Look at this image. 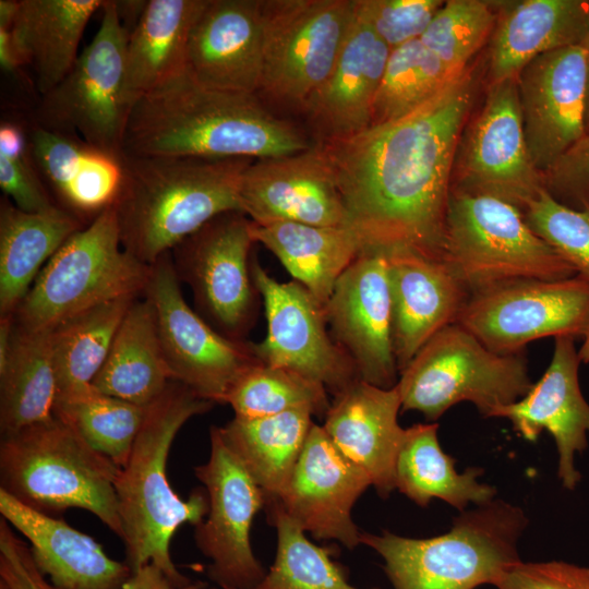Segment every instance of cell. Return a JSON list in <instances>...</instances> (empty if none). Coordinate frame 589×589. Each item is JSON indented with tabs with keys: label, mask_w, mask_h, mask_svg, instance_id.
<instances>
[{
	"label": "cell",
	"mask_w": 589,
	"mask_h": 589,
	"mask_svg": "<svg viewBox=\"0 0 589 589\" xmlns=\"http://www.w3.org/2000/svg\"><path fill=\"white\" fill-rule=\"evenodd\" d=\"M466 69L411 112L348 139L317 142L364 250L443 260L453 160L473 98Z\"/></svg>",
	"instance_id": "1"
},
{
	"label": "cell",
	"mask_w": 589,
	"mask_h": 589,
	"mask_svg": "<svg viewBox=\"0 0 589 589\" xmlns=\"http://www.w3.org/2000/svg\"><path fill=\"white\" fill-rule=\"evenodd\" d=\"M308 131L254 94L209 88L185 70L130 109L122 152L136 156L264 159L312 146Z\"/></svg>",
	"instance_id": "2"
},
{
	"label": "cell",
	"mask_w": 589,
	"mask_h": 589,
	"mask_svg": "<svg viewBox=\"0 0 589 589\" xmlns=\"http://www.w3.org/2000/svg\"><path fill=\"white\" fill-rule=\"evenodd\" d=\"M122 155L112 207L123 249L147 265L217 215L242 212L241 179L255 160Z\"/></svg>",
	"instance_id": "3"
},
{
	"label": "cell",
	"mask_w": 589,
	"mask_h": 589,
	"mask_svg": "<svg viewBox=\"0 0 589 589\" xmlns=\"http://www.w3.org/2000/svg\"><path fill=\"white\" fill-rule=\"evenodd\" d=\"M214 405L185 385L171 381L146 407L129 458L115 480L125 563L132 572L153 563L177 585L192 581L178 570L170 543L183 524L196 526L204 520L209 509L208 497L207 493L195 490L188 500H182L169 484L166 467L179 430Z\"/></svg>",
	"instance_id": "4"
},
{
	"label": "cell",
	"mask_w": 589,
	"mask_h": 589,
	"mask_svg": "<svg viewBox=\"0 0 589 589\" xmlns=\"http://www.w3.org/2000/svg\"><path fill=\"white\" fill-rule=\"evenodd\" d=\"M527 525L520 507L494 498L461 512L441 536L361 532L360 542L383 557L393 589H476L495 586L521 561L517 545Z\"/></svg>",
	"instance_id": "5"
},
{
	"label": "cell",
	"mask_w": 589,
	"mask_h": 589,
	"mask_svg": "<svg viewBox=\"0 0 589 589\" xmlns=\"http://www.w3.org/2000/svg\"><path fill=\"white\" fill-rule=\"evenodd\" d=\"M119 470L55 414L1 436L0 489L46 514L85 509L122 539L115 492Z\"/></svg>",
	"instance_id": "6"
},
{
	"label": "cell",
	"mask_w": 589,
	"mask_h": 589,
	"mask_svg": "<svg viewBox=\"0 0 589 589\" xmlns=\"http://www.w3.org/2000/svg\"><path fill=\"white\" fill-rule=\"evenodd\" d=\"M149 273L151 265L123 249L111 206L47 262L14 312V323L26 330H52L98 304L142 296Z\"/></svg>",
	"instance_id": "7"
},
{
	"label": "cell",
	"mask_w": 589,
	"mask_h": 589,
	"mask_svg": "<svg viewBox=\"0 0 589 589\" xmlns=\"http://www.w3.org/2000/svg\"><path fill=\"white\" fill-rule=\"evenodd\" d=\"M443 260L469 294L516 280L577 275L530 229L521 209L498 197L453 190Z\"/></svg>",
	"instance_id": "8"
},
{
	"label": "cell",
	"mask_w": 589,
	"mask_h": 589,
	"mask_svg": "<svg viewBox=\"0 0 589 589\" xmlns=\"http://www.w3.org/2000/svg\"><path fill=\"white\" fill-rule=\"evenodd\" d=\"M396 385L402 410L419 411L435 421L461 401L492 418L500 408L522 398L532 383L521 353L494 352L454 323L419 349Z\"/></svg>",
	"instance_id": "9"
},
{
	"label": "cell",
	"mask_w": 589,
	"mask_h": 589,
	"mask_svg": "<svg viewBox=\"0 0 589 589\" xmlns=\"http://www.w3.org/2000/svg\"><path fill=\"white\" fill-rule=\"evenodd\" d=\"M261 16L257 96L302 113L338 59L354 19V0H261Z\"/></svg>",
	"instance_id": "10"
},
{
	"label": "cell",
	"mask_w": 589,
	"mask_h": 589,
	"mask_svg": "<svg viewBox=\"0 0 589 589\" xmlns=\"http://www.w3.org/2000/svg\"><path fill=\"white\" fill-rule=\"evenodd\" d=\"M100 26L68 75L41 96L37 127L75 135L111 153H122L130 107L123 96L129 33L116 1H104Z\"/></svg>",
	"instance_id": "11"
},
{
	"label": "cell",
	"mask_w": 589,
	"mask_h": 589,
	"mask_svg": "<svg viewBox=\"0 0 589 589\" xmlns=\"http://www.w3.org/2000/svg\"><path fill=\"white\" fill-rule=\"evenodd\" d=\"M250 224L244 213L226 212L171 250L178 278L192 290L195 311L236 341H247L261 299L251 273Z\"/></svg>",
	"instance_id": "12"
},
{
	"label": "cell",
	"mask_w": 589,
	"mask_h": 589,
	"mask_svg": "<svg viewBox=\"0 0 589 589\" xmlns=\"http://www.w3.org/2000/svg\"><path fill=\"white\" fill-rule=\"evenodd\" d=\"M151 304L172 381L214 404H225L239 375L261 362L252 342L229 339L185 302L171 252L151 265L143 291Z\"/></svg>",
	"instance_id": "13"
},
{
	"label": "cell",
	"mask_w": 589,
	"mask_h": 589,
	"mask_svg": "<svg viewBox=\"0 0 589 589\" xmlns=\"http://www.w3.org/2000/svg\"><path fill=\"white\" fill-rule=\"evenodd\" d=\"M456 323L502 354L521 353L527 344L544 337L584 336L589 283L576 275L498 285L470 294Z\"/></svg>",
	"instance_id": "14"
},
{
	"label": "cell",
	"mask_w": 589,
	"mask_h": 589,
	"mask_svg": "<svg viewBox=\"0 0 589 589\" xmlns=\"http://www.w3.org/2000/svg\"><path fill=\"white\" fill-rule=\"evenodd\" d=\"M207 462L194 469L204 484L209 509L195 526L199 550L211 562L208 576L223 589H254L266 572L251 546V527L266 495L223 440L218 426L209 432Z\"/></svg>",
	"instance_id": "15"
},
{
	"label": "cell",
	"mask_w": 589,
	"mask_h": 589,
	"mask_svg": "<svg viewBox=\"0 0 589 589\" xmlns=\"http://www.w3.org/2000/svg\"><path fill=\"white\" fill-rule=\"evenodd\" d=\"M251 273L267 321L265 338L252 342L262 363L296 371L333 395L360 378L351 358L327 330L324 305L304 286L274 279L256 259Z\"/></svg>",
	"instance_id": "16"
},
{
	"label": "cell",
	"mask_w": 589,
	"mask_h": 589,
	"mask_svg": "<svg viewBox=\"0 0 589 589\" xmlns=\"http://www.w3.org/2000/svg\"><path fill=\"white\" fill-rule=\"evenodd\" d=\"M324 309L333 339L351 358L360 380L394 387L399 371L386 254L363 250L338 278Z\"/></svg>",
	"instance_id": "17"
},
{
	"label": "cell",
	"mask_w": 589,
	"mask_h": 589,
	"mask_svg": "<svg viewBox=\"0 0 589 589\" xmlns=\"http://www.w3.org/2000/svg\"><path fill=\"white\" fill-rule=\"evenodd\" d=\"M516 81L529 155L543 177L586 134V44L540 55L518 73Z\"/></svg>",
	"instance_id": "18"
},
{
	"label": "cell",
	"mask_w": 589,
	"mask_h": 589,
	"mask_svg": "<svg viewBox=\"0 0 589 589\" xmlns=\"http://www.w3.org/2000/svg\"><path fill=\"white\" fill-rule=\"evenodd\" d=\"M543 188L527 146L516 77L493 83L469 133L454 191L498 197L524 211Z\"/></svg>",
	"instance_id": "19"
},
{
	"label": "cell",
	"mask_w": 589,
	"mask_h": 589,
	"mask_svg": "<svg viewBox=\"0 0 589 589\" xmlns=\"http://www.w3.org/2000/svg\"><path fill=\"white\" fill-rule=\"evenodd\" d=\"M239 200L242 212L256 224L348 228L334 171L317 142L296 154L253 160L243 172Z\"/></svg>",
	"instance_id": "20"
},
{
	"label": "cell",
	"mask_w": 589,
	"mask_h": 589,
	"mask_svg": "<svg viewBox=\"0 0 589 589\" xmlns=\"http://www.w3.org/2000/svg\"><path fill=\"white\" fill-rule=\"evenodd\" d=\"M372 485L364 470L346 458L323 425L312 424L289 483L276 500L304 531L336 540L349 550L360 544L351 509Z\"/></svg>",
	"instance_id": "21"
},
{
	"label": "cell",
	"mask_w": 589,
	"mask_h": 589,
	"mask_svg": "<svg viewBox=\"0 0 589 589\" xmlns=\"http://www.w3.org/2000/svg\"><path fill=\"white\" fill-rule=\"evenodd\" d=\"M554 339L553 357L542 377L522 398L500 408L492 418L507 419L528 441H536L548 431L558 453L557 476L564 488L574 490L581 478L575 468V454L588 446L589 404L579 387L581 361L575 338L558 336Z\"/></svg>",
	"instance_id": "22"
},
{
	"label": "cell",
	"mask_w": 589,
	"mask_h": 589,
	"mask_svg": "<svg viewBox=\"0 0 589 589\" xmlns=\"http://www.w3.org/2000/svg\"><path fill=\"white\" fill-rule=\"evenodd\" d=\"M185 72L209 88L257 95L263 72L261 0H206L190 33Z\"/></svg>",
	"instance_id": "23"
},
{
	"label": "cell",
	"mask_w": 589,
	"mask_h": 589,
	"mask_svg": "<svg viewBox=\"0 0 589 589\" xmlns=\"http://www.w3.org/2000/svg\"><path fill=\"white\" fill-rule=\"evenodd\" d=\"M389 47L357 14L338 59L302 116L314 142L348 139L370 127Z\"/></svg>",
	"instance_id": "24"
},
{
	"label": "cell",
	"mask_w": 589,
	"mask_h": 589,
	"mask_svg": "<svg viewBox=\"0 0 589 589\" xmlns=\"http://www.w3.org/2000/svg\"><path fill=\"white\" fill-rule=\"evenodd\" d=\"M385 254L392 296L393 346L400 373L433 335L456 323L470 294L444 260L407 249Z\"/></svg>",
	"instance_id": "25"
},
{
	"label": "cell",
	"mask_w": 589,
	"mask_h": 589,
	"mask_svg": "<svg viewBox=\"0 0 589 589\" xmlns=\"http://www.w3.org/2000/svg\"><path fill=\"white\" fill-rule=\"evenodd\" d=\"M397 385L382 388L356 380L334 395L324 430L339 452L370 477L378 495L395 489V464L405 429L398 423Z\"/></svg>",
	"instance_id": "26"
},
{
	"label": "cell",
	"mask_w": 589,
	"mask_h": 589,
	"mask_svg": "<svg viewBox=\"0 0 589 589\" xmlns=\"http://www.w3.org/2000/svg\"><path fill=\"white\" fill-rule=\"evenodd\" d=\"M2 518L29 543L38 568L57 589H122L132 575L92 537L0 489Z\"/></svg>",
	"instance_id": "27"
},
{
	"label": "cell",
	"mask_w": 589,
	"mask_h": 589,
	"mask_svg": "<svg viewBox=\"0 0 589 589\" xmlns=\"http://www.w3.org/2000/svg\"><path fill=\"white\" fill-rule=\"evenodd\" d=\"M29 149L55 204L84 225L111 207L123 179V155L95 147L79 136L32 129Z\"/></svg>",
	"instance_id": "28"
},
{
	"label": "cell",
	"mask_w": 589,
	"mask_h": 589,
	"mask_svg": "<svg viewBox=\"0 0 589 589\" xmlns=\"http://www.w3.org/2000/svg\"><path fill=\"white\" fill-rule=\"evenodd\" d=\"M589 35V1L522 0L502 12L492 37V84L515 79L545 52L585 44Z\"/></svg>",
	"instance_id": "29"
},
{
	"label": "cell",
	"mask_w": 589,
	"mask_h": 589,
	"mask_svg": "<svg viewBox=\"0 0 589 589\" xmlns=\"http://www.w3.org/2000/svg\"><path fill=\"white\" fill-rule=\"evenodd\" d=\"M104 0H20L10 28L14 49L44 96L71 71L84 29Z\"/></svg>",
	"instance_id": "30"
},
{
	"label": "cell",
	"mask_w": 589,
	"mask_h": 589,
	"mask_svg": "<svg viewBox=\"0 0 589 589\" xmlns=\"http://www.w3.org/2000/svg\"><path fill=\"white\" fill-rule=\"evenodd\" d=\"M206 0H149L129 33L123 96L130 107L185 70L192 26Z\"/></svg>",
	"instance_id": "31"
},
{
	"label": "cell",
	"mask_w": 589,
	"mask_h": 589,
	"mask_svg": "<svg viewBox=\"0 0 589 589\" xmlns=\"http://www.w3.org/2000/svg\"><path fill=\"white\" fill-rule=\"evenodd\" d=\"M84 225L55 205L38 213L0 202V316L14 314L47 262Z\"/></svg>",
	"instance_id": "32"
},
{
	"label": "cell",
	"mask_w": 589,
	"mask_h": 589,
	"mask_svg": "<svg viewBox=\"0 0 589 589\" xmlns=\"http://www.w3.org/2000/svg\"><path fill=\"white\" fill-rule=\"evenodd\" d=\"M254 242L269 250L323 305L341 274L364 250L357 233L346 227H321L293 221H251Z\"/></svg>",
	"instance_id": "33"
},
{
	"label": "cell",
	"mask_w": 589,
	"mask_h": 589,
	"mask_svg": "<svg viewBox=\"0 0 589 589\" xmlns=\"http://www.w3.org/2000/svg\"><path fill=\"white\" fill-rule=\"evenodd\" d=\"M171 381L153 309L147 300L136 298L125 313L92 385L103 394L147 407Z\"/></svg>",
	"instance_id": "34"
},
{
	"label": "cell",
	"mask_w": 589,
	"mask_h": 589,
	"mask_svg": "<svg viewBox=\"0 0 589 589\" xmlns=\"http://www.w3.org/2000/svg\"><path fill=\"white\" fill-rule=\"evenodd\" d=\"M437 429V423L405 429L395 464L396 489L421 507L440 498L464 512L470 503L493 501L496 489L477 479L483 470L472 467L458 472L455 459L441 448Z\"/></svg>",
	"instance_id": "35"
},
{
	"label": "cell",
	"mask_w": 589,
	"mask_h": 589,
	"mask_svg": "<svg viewBox=\"0 0 589 589\" xmlns=\"http://www.w3.org/2000/svg\"><path fill=\"white\" fill-rule=\"evenodd\" d=\"M311 410L245 419L235 417L218 426L226 445L263 490L266 502L276 501L287 488L309 431Z\"/></svg>",
	"instance_id": "36"
},
{
	"label": "cell",
	"mask_w": 589,
	"mask_h": 589,
	"mask_svg": "<svg viewBox=\"0 0 589 589\" xmlns=\"http://www.w3.org/2000/svg\"><path fill=\"white\" fill-rule=\"evenodd\" d=\"M57 398L51 330L15 325L10 353L0 369L1 436L50 420Z\"/></svg>",
	"instance_id": "37"
},
{
	"label": "cell",
	"mask_w": 589,
	"mask_h": 589,
	"mask_svg": "<svg viewBox=\"0 0 589 589\" xmlns=\"http://www.w3.org/2000/svg\"><path fill=\"white\" fill-rule=\"evenodd\" d=\"M136 298L125 297L98 304L51 330L56 402L94 388L93 380L105 363L115 335Z\"/></svg>",
	"instance_id": "38"
},
{
	"label": "cell",
	"mask_w": 589,
	"mask_h": 589,
	"mask_svg": "<svg viewBox=\"0 0 589 589\" xmlns=\"http://www.w3.org/2000/svg\"><path fill=\"white\" fill-rule=\"evenodd\" d=\"M225 404L235 417L254 419L305 408L326 416L330 402L326 387L296 371L257 362L242 372L230 387Z\"/></svg>",
	"instance_id": "39"
},
{
	"label": "cell",
	"mask_w": 589,
	"mask_h": 589,
	"mask_svg": "<svg viewBox=\"0 0 589 589\" xmlns=\"http://www.w3.org/2000/svg\"><path fill=\"white\" fill-rule=\"evenodd\" d=\"M265 506L268 522L277 530V551L269 572L254 589H359L332 561L330 550L309 541L277 501Z\"/></svg>",
	"instance_id": "40"
},
{
	"label": "cell",
	"mask_w": 589,
	"mask_h": 589,
	"mask_svg": "<svg viewBox=\"0 0 589 589\" xmlns=\"http://www.w3.org/2000/svg\"><path fill=\"white\" fill-rule=\"evenodd\" d=\"M454 76L419 38L393 49L374 97L370 127L411 112Z\"/></svg>",
	"instance_id": "41"
},
{
	"label": "cell",
	"mask_w": 589,
	"mask_h": 589,
	"mask_svg": "<svg viewBox=\"0 0 589 589\" xmlns=\"http://www.w3.org/2000/svg\"><path fill=\"white\" fill-rule=\"evenodd\" d=\"M146 407L93 388L79 397L56 402L53 414L121 468L129 458Z\"/></svg>",
	"instance_id": "42"
},
{
	"label": "cell",
	"mask_w": 589,
	"mask_h": 589,
	"mask_svg": "<svg viewBox=\"0 0 589 589\" xmlns=\"http://www.w3.org/2000/svg\"><path fill=\"white\" fill-rule=\"evenodd\" d=\"M495 24L490 2L448 0L419 38L452 75L467 69Z\"/></svg>",
	"instance_id": "43"
},
{
	"label": "cell",
	"mask_w": 589,
	"mask_h": 589,
	"mask_svg": "<svg viewBox=\"0 0 589 589\" xmlns=\"http://www.w3.org/2000/svg\"><path fill=\"white\" fill-rule=\"evenodd\" d=\"M522 214L530 229L589 283V211L568 207L543 188Z\"/></svg>",
	"instance_id": "44"
},
{
	"label": "cell",
	"mask_w": 589,
	"mask_h": 589,
	"mask_svg": "<svg viewBox=\"0 0 589 589\" xmlns=\"http://www.w3.org/2000/svg\"><path fill=\"white\" fill-rule=\"evenodd\" d=\"M0 187L24 212H44L56 205L34 164L28 137L9 121L0 125Z\"/></svg>",
	"instance_id": "45"
},
{
	"label": "cell",
	"mask_w": 589,
	"mask_h": 589,
	"mask_svg": "<svg viewBox=\"0 0 589 589\" xmlns=\"http://www.w3.org/2000/svg\"><path fill=\"white\" fill-rule=\"evenodd\" d=\"M442 0H354L356 12L390 50L420 38Z\"/></svg>",
	"instance_id": "46"
},
{
	"label": "cell",
	"mask_w": 589,
	"mask_h": 589,
	"mask_svg": "<svg viewBox=\"0 0 589 589\" xmlns=\"http://www.w3.org/2000/svg\"><path fill=\"white\" fill-rule=\"evenodd\" d=\"M543 184L560 203L589 211V134L578 140L543 175Z\"/></svg>",
	"instance_id": "47"
},
{
	"label": "cell",
	"mask_w": 589,
	"mask_h": 589,
	"mask_svg": "<svg viewBox=\"0 0 589 589\" xmlns=\"http://www.w3.org/2000/svg\"><path fill=\"white\" fill-rule=\"evenodd\" d=\"M496 589H589V567L563 561L518 562Z\"/></svg>",
	"instance_id": "48"
},
{
	"label": "cell",
	"mask_w": 589,
	"mask_h": 589,
	"mask_svg": "<svg viewBox=\"0 0 589 589\" xmlns=\"http://www.w3.org/2000/svg\"><path fill=\"white\" fill-rule=\"evenodd\" d=\"M0 579L4 589H57L36 565L29 545L0 520Z\"/></svg>",
	"instance_id": "49"
},
{
	"label": "cell",
	"mask_w": 589,
	"mask_h": 589,
	"mask_svg": "<svg viewBox=\"0 0 589 589\" xmlns=\"http://www.w3.org/2000/svg\"><path fill=\"white\" fill-rule=\"evenodd\" d=\"M205 587L203 581L177 585L158 566L149 563L133 572L122 589H204Z\"/></svg>",
	"instance_id": "50"
},
{
	"label": "cell",
	"mask_w": 589,
	"mask_h": 589,
	"mask_svg": "<svg viewBox=\"0 0 589 589\" xmlns=\"http://www.w3.org/2000/svg\"><path fill=\"white\" fill-rule=\"evenodd\" d=\"M22 64L8 28H0V67L5 73H14Z\"/></svg>",
	"instance_id": "51"
},
{
	"label": "cell",
	"mask_w": 589,
	"mask_h": 589,
	"mask_svg": "<svg viewBox=\"0 0 589 589\" xmlns=\"http://www.w3.org/2000/svg\"><path fill=\"white\" fill-rule=\"evenodd\" d=\"M19 9L16 0L0 1V28L10 29Z\"/></svg>",
	"instance_id": "52"
},
{
	"label": "cell",
	"mask_w": 589,
	"mask_h": 589,
	"mask_svg": "<svg viewBox=\"0 0 589 589\" xmlns=\"http://www.w3.org/2000/svg\"><path fill=\"white\" fill-rule=\"evenodd\" d=\"M582 337L584 342L578 350V356L581 363H589V326Z\"/></svg>",
	"instance_id": "53"
},
{
	"label": "cell",
	"mask_w": 589,
	"mask_h": 589,
	"mask_svg": "<svg viewBox=\"0 0 589 589\" xmlns=\"http://www.w3.org/2000/svg\"><path fill=\"white\" fill-rule=\"evenodd\" d=\"M587 49H588V100H587V112H586V134H589V35L585 41Z\"/></svg>",
	"instance_id": "54"
}]
</instances>
